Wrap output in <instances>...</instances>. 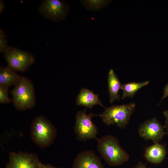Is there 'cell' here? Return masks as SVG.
<instances>
[{
    "label": "cell",
    "instance_id": "6da1fadb",
    "mask_svg": "<svg viewBox=\"0 0 168 168\" xmlns=\"http://www.w3.org/2000/svg\"><path fill=\"white\" fill-rule=\"evenodd\" d=\"M97 148L100 156L110 166H118L128 161L129 154L120 145L118 139L111 135L98 139Z\"/></svg>",
    "mask_w": 168,
    "mask_h": 168
},
{
    "label": "cell",
    "instance_id": "7a4b0ae2",
    "mask_svg": "<svg viewBox=\"0 0 168 168\" xmlns=\"http://www.w3.org/2000/svg\"><path fill=\"white\" fill-rule=\"evenodd\" d=\"M57 131L54 126L44 116L36 117L30 126V135L34 143L38 147L44 148L54 142Z\"/></svg>",
    "mask_w": 168,
    "mask_h": 168
},
{
    "label": "cell",
    "instance_id": "3957f363",
    "mask_svg": "<svg viewBox=\"0 0 168 168\" xmlns=\"http://www.w3.org/2000/svg\"><path fill=\"white\" fill-rule=\"evenodd\" d=\"M10 92L13 104L18 110H26L34 106L35 98L34 87L31 82L27 77L21 76Z\"/></svg>",
    "mask_w": 168,
    "mask_h": 168
},
{
    "label": "cell",
    "instance_id": "277c9868",
    "mask_svg": "<svg viewBox=\"0 0 168 168\" xmlns=\"http://www.w3.org/2000/svg\"><path fill=\"white\" fill-rule=\"evenodd\" d=\"M136 104L134 102L127 104L113 105L105 108V110L98 116L106 124L115 125L120 129L125 128L131 116L134 112Z\"/></svg>",
    "mask_w": 168,
    "mask_h": 168
},
{
    "label": "cell",
    "instance_id": "5b68a950",
    "mask_svg": "<svg viewBox=\"0 0 168 168\" xmlns=\"http://www.w3.org/2000/svg\"><path fill=\"white\" fill-rule=\"evenodd\" d=\"M97 116L98 115L91 113L87 114L86 109L77 112L74 127L77 139L82 142L90 139H98V128L92 120L93 117Z\"/></svg>",
    "mask_w": 168,
    "mask_h": 168
},
{
    "label": "cell",
    "instance_id": "8992f818",
    "mask_svg": "<svg viewBox=\"0 0 168 168\" xmlns=\"http://www.w3.org/2000/svg\"><path fill=\"white\" fill-rule=\"evenodd\" d=\"M70 10V6L65 1L44 0L39 6L38 11L46 19L58 22L66 18Z\"/></svg>",
    "mask_w": 168,
    "mask_h": 168
},
{
    "label": "cell",
    "instance_id": "52a82bcc",
    "mask_svg": "<svg viewBox=\"0 0 168 168\" xmlns=\"http://www.w3.org/2000/svg\"><path fill=\"white\" fill-rule=\"evenodd\" d=\"M4 54L8 66L16 71H26L35 61L32 54L17 48L9 46Z\"/></svg>",
    "mask_w": 168,
    "mask_h": 168
},
{
    "label": "cell",
    "instance_id": "ba28073f",
    "mask_svg": "<svg viewBox=\"0 0 168 168\" xmlns=\"http://www.w3.org/2000/svg\"><path fill=\"white\" fill-rule=\"evenodd\" d=\"M165 128L156 118H153L140 124L138 128L139 136L145 140L158 143L166 134Z\"/></svg>",
    "mask_w": 168,
    "mask_h": 168
},
{
    "label": "cell",
    "instance_id": "9c48e42d",
    "mask_svg": "<svg viewBox=\"0 0 168 168\" xmlns=\"http://www.w3.org/2000/svg\"><path fill=\"white\" fill-rule=\"evenodd\" d=\"M41 162L36 154L26 152H10L6 168H39Z\"/></svg>",
    "mask_w": 168,
    "mask_h": 168
},
{
    "label": "cell",
    "instance_id": "30bf717a",
    "mask_svg": "<svg viewBox=\"0 0 168 168\" xmlns=\"http://www.w3.org/2000/svg\"><path fill=\"white\" fill-rule=\"evenodd\" d=\"M72 168H104V167L94 151L86 150L77 154L74 161Z\"/></svg>",
    "mask_w": 168,
    "mask_h": 168
},
{
    "label": "cell",
    "instance_id": "8fae6325",
    "mask_svg": "<svg viewBox=\"0 0 168 168\" xmlns=\"http://www.w3.org/2000/svg\"><path fill=\"white\" fill-rule=\"evenodd\" d=\"M76 103L77 105L85 107L86 108L91 109L96 105L105 108L97 94L84 88L81 90L77 97Z\"/></svg>",
    "mask_w": 168,
    "mask_h": 168
},
{
    "label": "cell",
    "instance_id": "7c38bea8",
    "mask_svg": "<svg viewBox=\"0 0 168 168\" xmlns=\"http://www.w3.org/2000/svg\"><path fill=\"white\" fill-rule=\"evenodd\" d=\"M166 153V148L163 145L159 143H154L146 148L144 157L149 162L159 164L164 160Z\"/></svg>",
    "mask_w": 168,
    "mask_h": 168
},
{
    "label": "cell",
    "instance_id": "4fadbf2b",
    "mask_svg": "<svg viewBox=\"0 0 168 168\" xmlns=\"http://www.w3.org/2000/svg\"><path fill=\"white\" fill-rule=\"evenodd\" d=\"M16 71L8 66H1L0 68V85L8 87L16 85L20 79L21 76Z\"/></svg>",
    "mask_w": 168,
    "mask_h": 168
},
{
    "label": "cell",
    "instance_id": "5bb4252c",
    "mask_svg": "<svg viewBox=\"0 0 168 168\" xmlns=\"http://www.w3.org/2000/svg\"><path fill=\"white\" fill-rule=\"evenodd\" d=\"M108 84L110 103H112L116 100H119V91L122 84L112 68L110 70L108 73Z\"/></svg>",
    "mask_w": 168,
    "mask_h": 168
},
{
    "label": "cell",
    "instance_id": "9a60e30c",
    "mask_svg": "<svg viewBox=\"0 0 168 168\" xmlns=\"http://www.w3.org/2000/svg\"><path fill=\"white\" fill-rule=\"evenodd\" d=\"M149 83V81L140 82H132L122 84L121 89L123 91L122 99L127 97L132 98L136 92Z\"/></svg>",
    "mask_w": 168,
    "mask_h": 168
},
{
    "label": "cell",
    "instance_id": "2e32d148",
    "mask_svg": "<svg viewBox=\"0 0 168 168\" xmlns=\"http://www.w3.org/2000/svg\"><path fill=\"white\" fill-rule=\"evenodd\" d=\"M81 4L86 9L93 11H98L109 5L111 0H82Z\"/></svg>",
    "mask_w": 168,
    "mask_h": 168
},
{
    "label": "cell",
    "instance_id": "e0dca14e",
    "mask_svg": "<svg viewBox=\"0 0 168 168\" xmlns=\"http://www.w3.org/2000/svg\"><path fill=\"white\" fill-rule=\"evenodd\" d=\"M8 88L7 86L0 85V103L1 104L9 103L12 101L8 95Z\"/></svg>",
    "mask_w": 168,
    "mask_h": 168
},
{
    "label": "cell",
    "instance_id": "ac0fdd59",
    "mask_svg": "<svg viewBox=\"0 0 168 168\" xmlns=\"http://www.w3.org/2000/svg\"><path fill=\"white\" fill-rule=\"evenodd\" d=\"M9 46L8 45L7 37L4 32L1 29H0V52L5 53Z\"/></svg>",
    "mask_w": 168,
    "mask_h": 168
},
{
    "label": "cell",
    "instance_id": "d6986e66",
    "mask_svg": "<svg viewBox=\"0 0 168 168\" xmlns=\"http://www.w3.org/2000/svg\"><path fill=\"white\" fill-rule=\"evenodd\" d=\"M163 115L165 119L164 126L166 129V134L168 136V110H165L163 112Z\"/></svg>",
    "mask_w": 168,
    "mask_h": 168
},
{
    "label": "cell",
    "instance_id": "ffe728a7",
    "mask_svg": "<svg viewBox=\"0 0 168 168\" xmlns=\"http://www.w3.org/2000/svg\"><path fill=\"white\" fill-rule=\"evenodd\" d=\"M168 96V83L165 86L164 88L163 95L159 104L165 98Z\"/></svg>",
    "mask_w": 168,
    "mask_h": 168
},
{
    "label": "cell",
    "instance_id": "44dd1931",
    "mask_svg": "<svg viewBox=\"0 0 168 168\" xmlns=\"http://www.w3.org/2000/svg\"><path fill=\"white\" fill-rule=\"evenodd\" d=\"M39 168H61L55 167L52 165L49 164H44L41 162L40 164Z\"/></svg>",
    "mask_w": 168,
    "mask_h": 168
},
{
    "label": "cell",
    "instance_id": "7402d4cb",
    "mask_svg": "<svg viewBox=\"0 0 168 168\" xmlns=\"http://www.w3.org/2000/svg\"><path fill=\"white\" fill-rule=\"evenodd\" d=\"M133 168H147L146 166V164L144 163L142 161H139Z\"/></svg>",
    "mask_w": 168,
    "mask_h": 168
},
{
    "label": "cell",
    "instance_id": "603a6c76",
    "mask_svg": "<svg viewBox=\"0 0 168 168\" xmlns=\"http://www.w3.org/2000/svg\"><path fill=\"white\" fill-rule=\"evenodd\" d=\"M5 8V4L3 1L0 0V13L1 14Z\"/></svg>",
    "mask_w": 168,
    "mask_h": 168
}]
</instances>
